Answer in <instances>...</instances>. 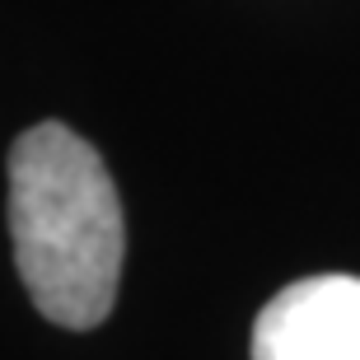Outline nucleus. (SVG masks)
Returning a JSON list of instances; mask_svg holds the SVG:
<instances>
[{"instance_id":"nucleus-1","label":"nucleus","mask_w":360,"mask_h":360,"mask_svg":"<svg viewBox=\"0 0 360 360\" xmlns=\"http://www.w3.org/2000/svg\"><path fill=\"white\" fill-rule=\"evenodd\" d=\"M10 239L42 319L70 333L108 319L127 220L108 164L66 122H38L10 146Z\"/></svg>"},{"instance_id":"nucleus-2","label":"nucleus","mask_w":360,"mask_h":360,"mask_svg":"<svg viewBox=\"0 0 360 360\" xmlns=\"http://www.w3.org/2000/svg\"><path fill=\"white\" fill-rule=\"evenodd\" d=\"M253 360H360V276L290 281L257 314Z\"/></svg>"}]
</instances>
